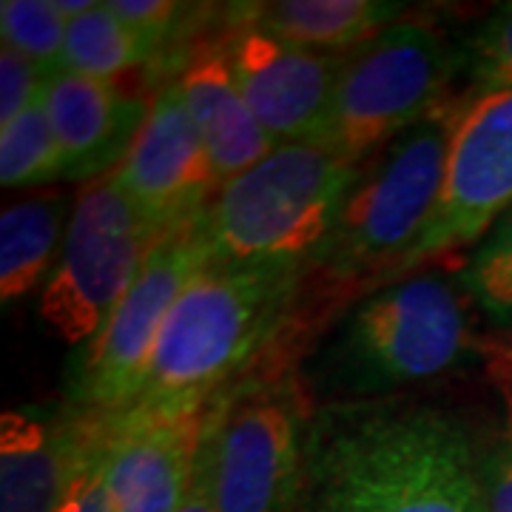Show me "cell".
I'll return each instance as SVG.
<instances>
[{
    "instance_id": "30bf717a",
    "label": "cell",
    "mask_w": 512,
    "mask_h": 512,
    "mask_svg": "<svg viewBox=\"0 0 512 512\" xmlns=\"http://www.w3.org/2000/svg\"><path fill=\"white\" fill-rule=\"evenodd\" d=\"M205 262L208 256L194 220L171 228L154 245L123 302L86 345L69 404L106 419H120L126 413L146 384L168 313Z\"/></svg>"
},
{
    "instance_id": "9c48e42d",
    "label": "cell",
    "mask_w": 512,
    "mask_h": 512,
    "mask_svg": "<svg viewBox=\"0 0 512 512\" xmlns=\"http://www.w3.org/2000/svg\"><path fill=\"white\" fill-rule=\"evenodd\" d=\"M510 208L512 89H504L461 100L439 200L410 251L373 288L467 254Z\"/></svg>"
},
{
    "instance_id": "8992f818",
    "label": "cell",
    "mask_w": 512,
    "mask_h": 512,
    "mask_svg": "<svg viewBox=\"0 0 512 512\" xmlns=\"http://www.w3.org/2000/svg\"><path fill=\"white\" fill-rule=\"evenodd\" d=\"M359 165L316 143L276 146L222 183L194 217L202 251L211 262H279L311 271Z\"/></svg>"
},
{
    "instance_id": "484cf974",
    "label": "cell",
    "mask_w": 512,
    "mask_h": 512,
    "mask_svg": "<svg viewBox=\"0 0 512 512\" xmlns=\"http://www.w3.org/2000/svg\"><path fill=\"white\" fill-rule=\"evenodd\" d=\"M111 444H114V441H111ZM106 458H109V453L100 458L92 470L86 473V478L80 481V487L74 490L72 501L66 504V510L63 512H114L109 481H106Z\"/></svg>"
},
{
    "instance_id": "4316f807",
    "label": "cell",
    "mask_w": 512,
    "mask_h": 512,
    "mask_svg": "<svg viewBox=\"0 0 512 512\" xmlns=\"http://www.w3.org/2000/svg\"><path fill=\"white\" fill-rule=\"evenodd\" d=\"M177 512H217L214 498H211V487H208V476H205V464H202V450L200 464H197V478H194V484H191V490H188Z\"/></svg>"
},
{
    "instance_id": "5b68a950",
    "label": "cell",
    "mask_w": 512,
    "mask_h": 512,
    "mask_svg": "<svg viewBox=\"0 0 512 512\" xmlns=\"http://www.w3.org/2000/svg\"><path fill=\"white\" fill-rule=\"evenodd\" d=\"M313 345L293 328L214 399L202 464L217 512H296L316 399L305 379Z\"/></svg>"
},
{
    "instance_id": "e0dca14e",
    "label": "cell",
    "mask_w": 512,
    "mask_h": 512,
    "mask_svg": "<svg viewBox=\"0 0 512 512\" xmlns=\"http://www.w3.org/2000/svg\"><path fill=\"white\" fill-rule=\"evenodd\" d=\"M225 9V18L234 23L330 55H345L410 15L407 3L393 0H271L234 3Z\"/></svg>"
},
{
    "instance_id": "d6986e66",
    "label": "cell",
    "mask_w": 512,
    "mask_h": 512,
    "mask_svg": "<svg viewBox=\"0 0 512 512\" xmlns=\"http://www.w3.org/2000/svg\"><path fill=\"white\" fill-rule=\"evenodd\" d=\"M163 60L160 49L117 18L109 3H97L83 18L69 20L60 72L126 86L128 74Z\"/></svg>"
},
{
    "instance_id": "4fadbf2b",
    "label": "cell",
    "mask_w": 512,
    "mask_h": 512,
    "mask_svg": "<svg viewBox=\"0 0 512 512\" xmlns=\"http://www.w3.org/2000/svg\"><path fill=\"white\" fill-rule=\"evenodd\" d=\"M114 180L163 234L194 220L217 194L220 180L177 80L151 94L146 123L114 171Z\"/></svg>"
},
{
    "instance_id": "277c9868",
    "label": "cell",
    "mask_w": 512,
    "mask_h": 512,
    "mask_svg": "<svg viewBox=\"0 0 512 512\" xmlns=\"http://www.w3.org/2000/svg\"><path fill=\"white\" fill-rule=\"evenodd\" d=\"M461 100L433 111L359 165L356 183L305 279L296 325L313 345L382 279L421 234L439 200Z\"/></svg>"
},
{
    "instance_id": "6da1fadb",
    "label": "cell",
    "mask_w": 512,
    "mask_h": 512,
    "mask_svg": "<svg viewBox=\"0 0 512 512\" xmlns=\"http://www.w3.org/2000/svg\"><path fill=\"white\" fill-rule=\"evenodd\" d=\"M296 512H487L481 427L416 396L316 404Z\"/></svg>"
},
{
    "instance_id": "f1b7e54d",
    "label": "cell",
    "mask_w": 512,
    "mask_h": 512,
    "mask_svg": "<svg viewBox=\"0 0 512 512\" xmlns=\"http://www.w3.org/2000/svg\"><path fill=\"white\" fill-rule=\"evenodd\" d=\"M510 350H512V345H510Z\"/></svg>"
},
{
    "instance_id": "8fae6325",
    "label": "cell",
    "mask_w": 512,
    "mask_h": 512,
    "mask_svg": "<svg viewBox=\"0 0 512 512\" xmlns=\"http://www.w3.org/2000/svg\"><path fill=\"white\" fill-rule=\"evenodd\" d=\"M217 32L225 66L256 120L282 143H319L345 55L313 52L225 18Z\"/></svg>"
},
{
    "instance_id": "d4e9b609",
    "label": "cell",
    "mask_w": 512,
    "mask_h": 512,
    "mask_svg": "<svg viewBox=\"0 0 512 512\" xmlns=\"http://www.w3.org/2000/svg\"><path fill=\"white\" fill-rule=\"evenodd\" d=\"M49 74L12 46H0V128L43 100Z\"/></svg>"
},
{
    "instance_id": "ffe728a7",
    "label": "cell",
    "mask_w": 512,
    "mask_h": 512,
    "mask_svg": "<svg viewBox=\"0 0 512 512\" xmlns=\"http://www.w3.org/2000/svg\"><path fill=\"white\" fill-rule=\"evenodd\" d=\"M458 285L495 330H512V208L458 265Z\"/></svg>"
},
{
    "instance_id": "7a4b0ae2",
    "label": "cell",
    "mask_w": 512,
    "mask_h": 512,
    "mask_svg": "<svg viewBox=\"0 0 512 512\" xmlns=\"http://www.w3.org/2000/svg\"><path fill=\"white\" fill-rule=\"evenodd\" d=\"M308 271L205 262L168 313L140 396L117 427L211 404L293 328Z\"/></svg>"
},
{
    "instance_id": "ba28073f",
    "label": "cell",
    "mask_w": 512,
    "mask_h": 512,
    "mask_svg": "<svg viewBox=\"0 0 512 512\" xmlns=\"http://www.w3.org/2000/svg\"><path fill=\"white\" fill-rule=\"evenodd\" d=\"M165 234L114 174L83 185L55 271L40 288V316L69 345H89Z\"/></svg>"
},
{
    "instance_id": "9a60e30c",
    "label": "cell",
    "mask_w": 512,
    "mask_h": 512,
    "mask_svg": "<svg viewBox=\"0 0 512 512\" xmlns=\"http://www.w3.org/2000/svg\"><path fill=\"white\" fill-rule=\"evenodd\" d=\"M151 97L80 74L57 72L43 92V109L63 151L66 180L89 185L114 174L146 123Z\"/></svg>"
},
{
    "instance_id": "44dd1931",
    "label": "cell",
    "mask_w": 512,
    "mask_h": 512,
    "mask_svg": "<svg viewBox=\"0 0 512 512\" xmlns=\"http://www.w3.org/2000/svg\"><path fill=\"white\" fill-rule=\"evenodd\" d=\"M57 180H66V165L40 100L18 120L0 128V185L20 191Z\"/></svg>"
},
{
    "instance_id": "83f0119b",
    "label": "cell",
    "mask_w": 512,
    "mask_h": 512,
    "mask_svg": "<svg viewBox=\"0 0 512 512\" xmlns=\"http://www.w3.org/2000/svg\"><path fill=\"white\" fill-rule=\"evenodd\" d=\"M97 3H100V0H57L60 12H63L69 20L83 18L86 12H92Z\"/></svg>"
},
{
    "instance_id": "cb8c5ba5",
    "label": "cell",
    "mask_w": 512,
    "mask_h": 512,
    "mask_svg": "<svg viewBox=\"0 0 512 512\" xmlns=\"http://www.w3.org/2000/svg\"><path fill=\"white\" fill-rule=\"evenodd\" d=\"M461 74L467 97L512 89V3L495 6L467 37H461Z\"/></svg>"
},
{
    "instance_id": "2e32d148",
    "label": "cell",
    "mask_w": 512,
    "mask_h": 512,
    "mask_svg": "<svg viewBox=\"0 0 512 512\" xmlns=\"http://www.w3.org/2000/svg\"><path fill=\"white\" fill-rule=\"evenodd\" d=\"M174 80L183 92L185 109L197 126L220 185L274 151V137L256 120L225 66L217 35L202 37Z\"/></svg>"
},
{
    "instance_id": "7402d4cb",
    "label": "cell",
    "mask_w": 512,
    "mask_h": 512,
    "mask_svg": "<svg viewBox=\"0 0 512 512\" xmlns=\"http://www.w3.org/2000/svg\"><path fill=\"white\" fill-rule=\"evenodd\" d=\"M490 379L498 407L481 427V487L487 512H512V350L493 345Z\"/></svg>"
},
{
    "instance_id": "52a82bcc",
    "label": "cell",
    "mask_w": 512,
    "mask_h": 512,
    "mask_svg": "<svg viewBox=\"0 0 512 512\" xmlns=\"http://www.w3.org/2000/svg\"><path fill=\"white\" fill-rule=\"evenodd\" d=\"M461 77V40L436 20L404 15L345 52L328 123L316 146L365 163L407 128L453 103Z\"/></svg>"
},
{
    "instance_id": "603a6c76",
    "label": "cell",
    "mask_w": 512,
    "mask_h": 512,
    "mask_svg": "<svg viewBox=\"0 0 512 512\" xmlns=\"http://www.w3.org/2000/svg\"><path fill=\"white\" fill-rule=\"evenodd\" d=\"M69 35V18L57 0H3L0 3V37L3 46L26 55L49 77L63 66V49Z\"/></svg>"
},
{
    "instance_id": "7c38bea8",
    "label": "cell",
    "mask_w": 512,
    "mask_h": 512,
    "mask_svg": "<svg viewBox=\"0 0 512 512\" xmlns=\"http://www.w3.org/2000/svg\"><path fill=\"white\" fill-rule=\"evenodd\" d=\"M114 436V419L74 404L52 419L35 410H6L0 419V512H63Z\"/></svg>"
},
{
    "instance_id": "3957f363",
    "label": "cell",
    "mask_w": 512,
    "mask_h": 512,
    "mask_svg": "<svg viewBox=\"0 0 512 512\" xmlns=\"http://www.w3.org/2000/svg\"><path fill=\"white\" fill-rule=\"evenodd\" d=\"M458 276L427 268L362 293L333 319L305 359L313 399L365 402L402 396L490 353Z\"/></svg>"
},
{
    "instance_id": "ac0fdd59",
    "label": "cell",
    "mask_w": 512,
    "mask_h": 512,
    "mask_svg": "<svg viewBox=\"0 0 512 512\" xmlns=\"http://www.w3.org/2000/svg\"><path fill=\"white\" fill-rule=\"evenodd\" d=\"M74 200L63 191H46L15 200L0 214V296L9 305L43 288L55 271Z\"/></svg>"
},
{
    "instance_id": "5bb4252c",
    "label": "cell",
    "mask_w": 512,
    "mask_h": 512,
    "mask_svg": "<svg viewBox=\"0 0 512 512\" xmlns=\"http://www.w3.org/2000/svg\"><path fill=\"white\" fill-rule=\"evenodd\" d=\"M214 402L117 427L106 458L114 512H177L197 478Z\"/></svg>"
}]
</instances>
